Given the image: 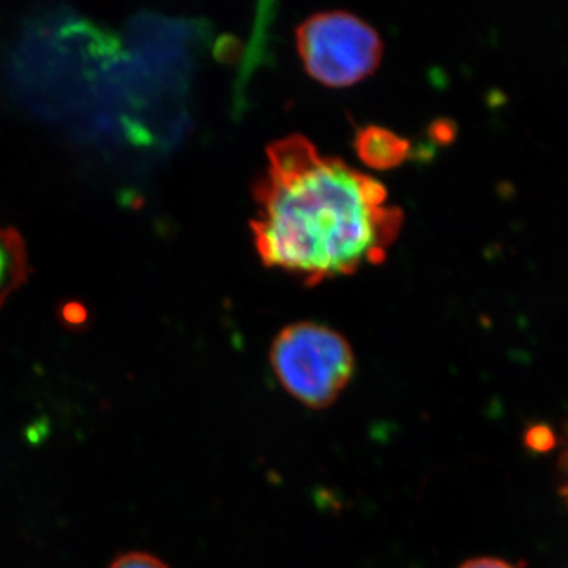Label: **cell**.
Here are the masks:
<instances>
[{
	"mask_svg": "<svg viewBox=\"0 0 568 568\" xmlns=\"http://www.w3.org/2000/svg\"><path fill=\"white\" fill-rule=\"evenodd\" d=\"M253 197L261 260L310 286L383 263L405 219L383 183L301 134L268 144Z\"/></svg>",
	"mask_w": 568,
	"mask_h": 568,
	"instance_id": "obj_1",
	"label": "cell"
},
{
	"mask_svg": "<svg viewBox=\"0 0 568 568\" xmlns=\"http://www.w3.org/2000/svg\"><path fill=\"white\" fill-rule=\"evenodd\" d=\"M271 365L287 394L312 409H323L334 405L353 379L355 357L345 336L305 321L276 335Z\"/></svg>",
	"mask_w": 568,
	"mask_h": 568,
	"instance_id": "obj_2",
	"label": "cell"
},
{
	"mask_svg": "<svg viewBox=\"0 0 568 568\" xmlns=\"http://www.w3.org/2000/svg\"><path fill=\"white\" fill-rule=\"evenodd\" d=\"M306 73L327 88H351L375 73L383 59L379 33L347 11L306 18L295 32Z\"/></svg>",
	"mask_w": 568,
	"mask_h": 568,
	"instance_id": "obj_3",
	"label": "cell"
},
{
	"mask_svg": "<svg viewBox=\"0 0 568 568\" xmlns=\"http://www.w3.org/2000/svg\"><path fill=\"white\" fill-rule=\"evenodd\" d=\"M354 149L366 166L379 171L402 166L410 155L409 141L392 130L377 125L358 129L355 133Z\"/></svg>",
	"mask_w": 568,
	"mask_h": 568,
	"instance_id": "obj_4",
	"label": "cell"
},
{
	"mask_svg": "<svg viewBox=\"0 0 568 568\" xmlns=\"http://www.w3.org/2000/svg\"><path fill=\"white\" fill-rule=\"evenodd\" d=\"M28 257L20 235L0 226V305L24 283Z\"/></svg>",
	"mask_w": 568,
	"mask_h": 568,
	"instance_id": "obj_5",
	"label": "cell"
},
{
	"mask_svg": "<svg viewBox=\"0 0 568 568\" xmlns=\"http://www.w3.org/2000/svg\"><path fill=\"white\" fill-rule=\"evenodd\" d=\"M110 568H170L163 560L145 552H129L115 559Z\"/></svg>",
	"mask_w": 568,
	"mask_h": 568,
	"instance_id": "obj_6",
	"label": "cell"
},
{
	"mask_svg": "<svg viewBox=\"0 0 568 568\" xmlns=\"http://www.w3.org/2000/svg\"><path fill=\"white\" fill-rule=\"evenodd\" d=\"M458 568H518L514 564L507 562V560L497 558H476L466 560Z\"/></svg>",
	"mask_w": 568,
	"mask_h": 568,
	"instance_id": "obj_7",
	"label": "cell"
},
{
	"mask_svg": "<svg viewBox=\"0 0 568 568\" xmlns=\"http://www.w3.org/2000/svg\"><path fill=\"white\" fill-rule=\"evenodd\" d=\"M560 477H562L560 495L566 499L568 506V426L566 428V437H564L562 454H560Z\"/></svg>",
	"mask_w": 568,
	"mask_h": 568,
	"instance_id": "obj_8",
	"label": "cell"
}]
</instances>
